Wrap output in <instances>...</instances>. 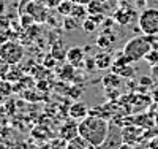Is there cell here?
I'll list each match as a JSON object with an SVG mask.
<instances>
[{
  "label": "cell",
  "instance_id": "cell-1",
  "mask_svg": "<svg viewBox=\"0 0 158 149\" xmlns=\"http://www.w3.org/2000/svg\"><path fill=\"white\" fill-rule=\"evenodd\" d=\"M111 121L97 117V116H87L79 122V137L87 140L90 144H94L97 149L103 146L109 133Z\"/></svg>",
  "mask_w": 158,
  "mask_h": 149
},
{
  "label": "cell",
  "instance_id": "cell-2",
  "mask_svg": "<svg viewBox=\"0 0 158 149\" xmlns=\"http://www.w3.org/2000/svg\"><path fill=\"white\" fill-rule=\"evenodd\" d=\"M155 38L153 35H139V37H133L131 40L125 43L123 46V54L125 57L133 64L138 60H142L146 57V54L150 49H158V43H155Z\"/></svg>",
  "mask_w": 158,
  "mask_h": 149
},
{
  "label": "cell",
  "instance_id": "cell-3",
  "mask_svg": "<svg viewBox=\"0 0 158 149\" xmlns=\"http://www.w3.org/2000/svg\"><path fill=\"white\" fill-rule=\"evenodd\" d=\"M0 57L5 59L10 65H18L24 59V46L16 40H8V42L0 45Z\"/></svg>",
  "mask_w": 158,
  "mask_h": 149
},
{
  "label": "cell",
  "instance_id": "cell-4",
  "mask_svg": "<svg viewBox=\"0 0 158 149\" xmlns=\"http://www.w3.org/2000/svg\"><path fill=\"white\" fill-rule=\"evenodd\" d=\"M138 24L144 35L158 37V8H146L139 15Z\"/></svg>",
  "mask_w": 158,
  "mask_h": 149
},
{
  "label": "cell",
  "instance_id": "cell-5",
  "mask_svg": "<svg viewBox=\"0 0 158 149\" xmlns=\"http://www.w3.org/2000/svg\"><path fill=\"white\" fill-rule=\"evenodd\" d=\"M48 8H49V7H48L46 3L35 2V0H29V2H27V7H25L22 11H25V13H29V15H32L36 24H43V22H46L48 18H49Z\"/></svg>",
  "mask_w": 158,
  "mask_h": 149
},
{
  "label": "cell",
  "instance_id": "cell-6",
  "mask_svg": "<svg viewBox=\"0 0 158 149\" xmlns=\"http://www.w3.org/2000/svg\"><path fill=\"white\" fill-rule=\"evenodd\" d=\"M144 133H146V130H144V127L138 125V124H128L122 129V140L123 143L127 144H131V146H135L138 144L142 137H144Z\"/></svg>",
  "mask_w": 158,
  "mask_h": 149
},
{
  "label": "cell",
  "instance_id": "cell-7",
  "mask_svg": "<svg viewBox=\"0 0 158 149\" xmlns=\"http://www.w3.org/2000/svg\"><path fill=\"white\" fill-rule=\"evenodd\" d=\"M122 144H123V140H122V130L118 129L117 124L111 122V125H109V133H108L106 140H104L101 149H118Z\"/></svg>",
  "mask_w": 158,
  "mask_h": 149
},
{
  "label": "cell",
  "instance_id": "cell-8",
  "mask_svg": "<svg viewBox=\"0 0 158 149\" xmlns=\"http://www.w3.org/2000/svg\"><path fill=\"white\" fill-rule=\"evenodd\" d=\"M84 49L79 48V46H74V48H70L67 51V62L71 64L73 67H76V68H81V67H84Z\"/></svg>",
  "mask_w": 158,
  "mask_h": 149
},
{
  "label": "cell",
  "instance_id": "cell-9",
  "mask_svg": "<svg viewBox=\"0 0 158 149\" xmlns=\"http://www.w3.org/2000/svg\"><path fill=\"white\" fill-rule=\"evenodd\" d=\"M74 121H67V122L60 127L59 137H62L63 140H67V141H70V140H73V138L77 137V135H79V124L74 122Z\"/></svg>",
  "mask_w": 158,
  "mask_h": 149
},
{
  "label": "cell",
  "instance_id": "cell-10",
  "mask_svg": "<svg viewBox=\"0 0 158 149\" xmlns=\"http://www.w3.org/2000/svg\"><path fill=\"white\" fill-rule=\"evenodd\" d=\"M114 42H115L114 32H112L111 29H104L103 33L97 37V42H95V43H97V46H98L101 51H106V49H109V48L112 46Z\"/></svg>",
  "mask_w": 158,
  "mask_h": 149
},
{
  "label": "cell",
  "instance_id": "cell-11",
  "mask_svg": "<svg viewBox=\"0 0 158 149\" xmlns=\"http://www.w3.org/2000/svg\"><path fill=\"white\" fill-rule=\"evenodd\" d=\"M13 33H15V30H13V27H11L10 19L0 16V45L8 42V40H15Z\"/></svg>",
  "mask_w": 158,
  "mask_h": 149
},
{
  "label": "cell",
  "instance_id": "cell-12",
  "mask_svg": "<svg viewBox=\"0 0 158 149\" xmlns=\"http://www.w3.org/2000/svg\"><path fill=\"white\" fill-rule=\"evenodd\" d=\"M68 114L71 116V119H76V121H82L84 117L89 116V110L87 106L81 102H74L73 105H70L68 108Z\"/></svg>",
  "mask_w": 158,
  "mask_h": 149
},
{
  "label": "cell",
  "instance_id": "cell-13",
  "mask_svg": "<svg viewBox=\"0 0 158 149\" xmlns=\"http://www.w3.org/2000/svg\"><path fill=\"white\" fill-rule=\"evenodd\" d=\"M57 76L60 78V81H65V83H70V81L74 83V79H76V67H73L71 64L67 62L65 65H62L59 68Z\"/></svg>",
  "mask_w": 158,
  "mask_h": 149
},
{
  "label": "cell",
  "instance_id": "cell-14",
  "mask_svg": "<svg viewBox=\"0 0 158 149\" xmlns=\"http://www.w3.org/2000/svg\"><path fill=\"white\" fill-rule=\"evenodd\" d=\"M133 18H135V11L130 8H120L114 13V21L120 25H128Z\"/></svg>",
  "mask_w": 158,
  "mask_h": 149
},
{
  "label": "cell",
  "instance_id": "cell-15",
  "mask_svg": "<svg viewBox=\"0 0 158 149\" xmlns=\"http://www.w3.org/2000/svg\"><path fill=\"white\" fill-rule=\"evenodd\" d=\"M112 56L106 51H101L98 54H95V64H97V68L98 70H108L112 67Z\"/></svg>",
  "mask_w": 158,
  "mask_h": 149
},
{
  "label": "cell",
  "instance_id": "cell-16",
  "mask_svg": "<svg viewBox=\"0 0 158 149\" xmlns=\"http://www.w3.org/2000/svg\"><path fill=\"white\" fill-rule=\"evenodd\" d=\"M22 76H25V72L21 68L19 64H18V65H11V67H10V70H8V73L5 75L3 79H6V81H10V83L15 84V83H18Z\"/></svg>",
  "mask_w": 158,
  "mask_h": 149
},
{
  "label": "cell",
  "instance_id": "cell-17",
  "mask_svg": "<svg viewBox=\"0 0 158 149\" xmlns=\"http://www.w3.org/2000/svg\"><path fill=\"white\" fill-rule=\"evenodd\" d=\"M67 149H97V147L94 144H90L87 140H84L82 137H79V135H77L76 138L68 141Z\"/></svg>",
  "mask_w": 158,
  "mask_h": 149
},
{
  "label": "cell",
  "instance_id": "cell-18",
  "mask_svg": "<svg viewBox=\"0 0 158 149\" xmlns=\"http://www.w3.org/2000/svg\"><path fill=\"white\" fill-rule=\"evenodd\" d=\"M111 68H112L114 73H117L120 78H127V79H130V78H133V76H135V68H133V65H131V64L118 65V67H111Z\"/></svg>",
  "mask_w": 158,
  "mask_h": 149
},
{
  "label": "cell",
  "instance_id": "cell-19",
  "mask_svg": "<svg viewBox=\"0 0 158 149\" xmlns=\"http://www.w3.org/2000/svg\"><path fill=\"white\" fill-rule=\"evenodd\" d=\"M67 51H68V49L63 48V43H62V42L54 43V45H52V48H51V54H52V56H54L59 62L67 60Z\"/></svg>",
  "mask_w": 158,
  "mask_h": 149
},
{
  "label": "cell",
  "instance_id": "cell-20",
  "mask_svg": "<svg viewBox=\"0 0 158 149\" xmlns=\"http://www.w3.org/2000/svg\"><path fill=\"white\" fill-rule=\"evenodd\" d=\"M73 18H76L77 21H84L85 18H89V11H87V7L85 5H79V3H74L73 7V11H71V15Z\"/></svg>",
  "mask_w": 158,
  "mask_h": 149
},
{
  "label": "cell",
  "instance_id": "cell-21",
  "mask_svg": "<svg viewBox=\"0 0 158 149\" xmlns=\"http://www.w3.org/2000/svg\"><path fill=\"white\" fill-rule=\"evenodd\" d=\"M85 7L89 15H103L104 13V3H101L100 0H90Z\"/></svg>",
  "mask_w": 158,
  "mask_h": 149
},
{
  "label": "cell",
  "instance_id": "cell-22",
  "mask_svg": "<svg viewBox=\"0 0 158 149\" xmlns=\"http://www.w3.org/2000/svg\"><path fill=\"white\" fill-rule=\"evenodd\" d=\"M73 7L74 3L71 2V0H62V2L57 5V13L60 16H70L71 15V11H73Z\"/></svg>",
  "mask_w": 158,
  "mask_h": 149
},
{
  "label": "cell",
  "instance_id": "cell-23",
  "mask_svg": "<svg viewBox=\"0 0 158 149\" xmlns=\"http://www.w3.org/2000/svg\"><path fill=\"white\" fill-rule=\"evenodd\" d=\"M79 25H81V21H77V19L73 18V16H65V18H63V22H62L63 30H67V32L76 30Z\"/></svg>",
  "mask_w": 158,
  "mask_h": 149
},
{
  "label": "cell",
  "instance_id": "cell-24",
  "mask_svg": "<svg viewBox=\"0 0 158 149\" xmlns=\"http://www.w3.org/2000/svg\"><path fill=\"white\" fill-rule=\"evenodd\" d=\"M103 84L104 87H118L120 86V76H118L117 73H108L106 76L103 78Z\"/></svg>",
  "mask_w": 158,
  "mask_h": 149
},
{
  "label": "cell",
  "instance_id": "cell-25",
  "mask_svg": "<svg viewBox=\"0 0 158 149\" xmlns=\"http://www.w3.org/2000/svg\"><path fill=\"white\" fill-rule=\"evenodd\" d=\"M33 24H36L35 19H33V16L29 15V13H25V11H22L21 16H19V25L22 27V30L24 29H29V27H32Z\"/></svg>",
  "mask_w": 158,
  "mask_h": 149
},
{
  "label": "cell",
  "instance_id": "cell-26",
  "mask_svg": "<svg viewBox=\"0 0 158 149\" xmlns=\"http://www.w3.org/2000/svg\"><path fill=\"white\" fill-rule=\"evenodd\" d=\"M144 60H146L150 67H156L158 65V49H150L147 54H146V57H144Z\"/></svg>",
  "mask_w": 158,
  "mask_h": 149
},
{
  "label": "cell",
  "instance_id": "cell-27",
  "mask_svg": "<svg viewBox=\"0 0 158 149\" xmlns=\"http://www.w3.org/2000/svg\"><path fill=\"white\" fill-rule=\"evenodd\" d=\"M0 94L3 97H8L10 94H13V83L6 79H0Z\"/></svg>",
  "mask_w": 158,
  "mask_h": 149
},
{
  "label": "cell",
  "instance_id": "cell-28",
  "mask_svg": "<svg viewBox=\"0 0 158 149\" xmlns=\"http://www.w3.org/2000/svg\"><path fill=\"white\" fill-rule=\"evenodd\" d=\"M97 27H98V24H97L94 19H90V18H85V19L82 21V29H84V32H87V33H94V32L97 30Z\"/></svg>",
  "mask_w": 158,
  "mask_h": 149
},
{
  "label": "cell",
  "instance_id": "cell-29",
  "mask_svg": "<svg viewBox=\"0 0 158 149\" xmlns=\"http://www.w3.org/2000/svg\"><path fill=\"white\" fill-rule=\"evenodd\" d=\"M106 99L109 102H115L120 99V89L118 87H106Z\"/></svg>",
  "mask_w": 158,
  "mask_h": 149
},
{
  "label": "cell",
  "instance_id": "cell-30",
  "mask_svg": "<svg viewBox=\"0 0 158 149\" xmlns=\"http://www.w3.org/2000/svg\"><path fill=\"white\" fill-rule=\"evenodd\" d=\"M67 144H68V141L63 140L62 137H57V138H54L49 143L51 149H67Z\"/></svg>",
  "mask_w": 158,
  "mask_h": 149
},
{
  "label": "cell",
  "instance_id": "cell-31",
  "mask_svg": "<svg viewBox=\"0 0 158 149\" xmlns=\"http://www.w3.org/2000/svg\"><path fill=\"white\" fill-rule=\"evenodd\" d=\"M57 59L54 57V56H52V54L49 52V54H46V57H44V60H43V65L46 67V68H49V70H52V68H54V67L57 65Z\"/></svg>",
  "mask_w": 158,
  "mask_h": 149
},
{
  "label": "cell",
  "instance_id": "cell-32",
  "mask_svg": "<svg viewBox=\"0 0 158 149\" xmlns=\"http://www.w3.org/2000/svg\"><path fill=\"white\" fill-rule=\"evenodd\" d=\"M68 95H70L71 99H79V97L82 95V87H79L77 84L70 86V87H68Z\"/></svg>",
  "mask_w": 158,
  "mask_h": 149
},
{
  "label": "cell",
  "instance_id": "cell-33",
  "mask_svg": "<svg viewBox=\"0 0 158 149\" xmlns=\"http://www.w3.org/2000/svg\"><path fill=\"white\" fill-rule=\"evenodd\" d=\"M152 84H153V79L152 78H149V76H142L141 79H139V87H141V90H144V89H149V87H152Z\"/></svg>",
  "mask_w": 158,
  "mask_h": 149
},
{
  "label": "cell",
  "instance_id": "cell-34",
  "mask_svg": "<svg viewBox=\"0 0 158 149\" xmlns=\"http://www.w3.org/2000/svg\"><path fill=\"white\" fill-rule=\"evenodd\" d=\"M10 64L5 60V59H2V57H0V79H3L5 78V75L8 73V70H10Z\"/></svg>",
  "mask_w": 158,
  "mask_h": 149
},
{
  "label": "cell",
  "instance_id": "cell-35",
  "mask_svg": "<svg viewBox=\"0 0 158 149\" xmlns=\"http://www.w3.org/2000/svg\"><path fill=\"white\" fill-rule=\"evenodd\" d=\"M84 67L87 68V72H94V68H97V64H95V57H89L84 60Z\"/></svg>",
  "mask_w": 158,
  "mask_h": 149
},
{
  "label": "cell",
  "instance_id": "cell-36",
  "mask_svg": "<svg viewBox=\"0 0 158 149\" xmlns=\"http://www.w3.org/2000/svg\"><path fill=\"white\" fill-rule=\"evenodd\" d=\"M150 99H152V102H153V103H158V86H153V87H152Z\"/></svg>",
  "mask_w": 158,
  "mask_h": 149
},
{
  "label": "cell",
  "instance_id": "cell-37",
  "mask_svg": "<svg viewBox=\"0 0 158 149\" xmlns=\"http://www.w3.org/2000/svg\"><path fill=\"white\" fill-rule=\"evenodd\" d=\"M89 18H90V19H94L98 25L104 21V15H89Z\"/></svg>",
  "mask_w": 158,
  "mask_h": 149
},
{
  "label": "cell",
  "instance_id": "cell-38",
  "mask_svg": "<svg viewBox=\"0 0 158 149\" xmlns=\"http://www.w3.org/2000/svg\"><path fill=\"white\" fill-rule=\"evenodd\" d=\"M114 22H115V21H114V19H111V18H104V21H103L101 24H103V27H104V29H111Z\"/></svg>",
  "mask_w": 158,
  "mask_h": 149
},
{
  "label": "cell",
  "instance_id": "cell-39",
  "mask_svg": "<svg viewBox=\"0 0 158 149\" xmlns=\"http://www.w3.org/2000/svg\"><path fill=\"white\" fill-rule=\"evenodd\" d=\"M62 2V0H48L46 2V5L49 7V8H57V5Z\"/></svg>",
  "mask_w": 158,
  "mask_h": 149
},
{
  "label": "cell",
  "instance_id": "cell-40",
  "mask_svg": "<svg viewBox=\"0 0 158 149\" xmlns=\"http://www.w3.org/2000/svg\"><path fill=\"white\" fill-rule=\"evenodd\" d=\"M73 3H79V5H87L90 0H71Z\"/></svg>",
  "mask_w": 158,
  "mask_h": 149
},
{
  "label": "cell",
  "instance_id": "cell-41",
  "mask_svg": "<svg viewBox=\"0 0 158 149\" xmlns=\"http://www.w3.org/2000/svg\"><path fill=\"white\" fill-rule=\"evenodd\" d=\"M149 149H158V138H155L152 143H150V147Z\"/></svg>",
  "mask_w": 158,
  "mask_h": 149
},
{
  "label": "cell",
  "instance_id": "cell-42",
  "mask_svg": "<svg viewBox=\"0 0 158 149\" xmlns=\"http://www.w3.org/2000/svg\"><path fill=\"white\" fill-rule=\"evenodd\" d=\"M118 149H135V146H131V144H127V143H123Z\"/></svg>",
  "mask_w": 158,
  "mask_h": 149
},
{
  "label": "cell",
  "instance_id": "cell-43",
  "mask_svg": "<svg viewBox=\"0 0 158 149\" xmlns=\"http://www.w3.org/2000/svg\"><path fill=\"white\" fill-rule=\"evenodd\" d=\"M152 70H153V76L158 78V65L156 67H152Z\"/></svg>",
  "mask_w": 158,
  "mask_h": 149
},
{
  "label": "cell",
  "instance_id": "cell-44",
  "mask_svg": "<svg viewBox=\"0 0 158 149\" xmlns=\"http://www.w3.org/2000/svg\"><path fill=\"white\" fill-rule=\"evenodd\" d=\"M40 149H51V146H49V144H43V146L40 147Z\"/></svg>",
  "mask_w": 158,
  "mask_h": 149
},
{
  "label": "cell",
  "instance_id": "cell-45",
  "mask_svg": "<svg viewBox=\"0 0 158 149\" xmlns=\"http://www.w3.org/2000/svg\"><path fill=\"white\" fill-rule=\"evenodd\" d=\"M2 8H3V0H0V13H2Z\"/></svg>",
  "mask_w": 158,
  "mask_h": 149
},
{
  "label": "cell",
  "instance_id": "cell-46",
  "mask_svg": "<svg viewBox=\"0 0 158 149\" xmlns=\"http://www.w3.org/2000/svg\"><path fill=\"white\" fill-rule=\"evenodd\" d=\"M35 2H41V3H46L48 0H35Z\"/></svg>",
  "mask_w": 158,
  "mask_h": 149
},
{
  "label": "cell",
  "instance_id": "cell-47",
  "mask_svg": "<svg viewBox=\"0 0 158 149\" xmlns=\"http://www.w3.org/2000/svg\"><path fill=\"white\" fill-rule=\"evenodd\" d=\"M155 122H156V124H158V113H156V114H155Z\"/></svg>",
  "mask_w": 158,
  "mask_h": 149
},
{
  "label": "cell",
  "instance_id": "cell-48",
  "mask_svg": "<svg viewBox=\"0 0 158 149\" xmlns=\"http://www.w3.org/2000/svg\"><path fill=\"white\" fill-rule=\"evenodd\" d=\"M100 2H101V3H106V2H108V0H100Z\"/></svg>",
  "mask_w": 158,
  "mask_h": 149
},
{
  "label": "cell",
  "instance_id": "cell-49",
  "mask_svg": "<svg viewBox=\"0 0 158 149\" xmlns=\"http://www.w3.org/2000/svg\"><path fill=\"white\" fill-rule=\"evenodd\" d=\"M2 99H3V95H2V94H0V102H2Z\"/></svg>",
  "mask_w": 158,
  "mask_h": 149
}]
</instances>
